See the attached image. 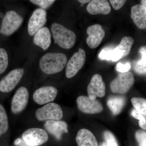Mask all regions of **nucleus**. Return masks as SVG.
I'll return each mask as SVG.
<instances>
[{"instance_id": "1", "label": "nucleus", "mask_w": 146, "mask_h": 146, "mask_svg": "<svg viewBox=\"0 0 146 146\" xmlns=\"http://www.w3.org/2000/svg\"><path fill=\"white\" fill-rule=\"evenodd\" d=\"M68 61L66 55L61 53H48L42 56L39 65L43 72L53 74L61 72Z\"/></svg>"}, {"instance_id": "2", "label": "nucleus", "mask_w": 146, "mask_h": 146, "mask_svg": "<svg viewBox=\"0 0 146 146\" xmlns=\"http://www.w3.org/2000/svg\"><path fill=\"white\" fill-rule=\"evenodd\" d=\"M51 31L55 43L61 48L69 49L75 44V33L62 25L53 23L51 26Z\"/></svg>"}, {"instance_id": "3", "label": "nucleus", "mask_w": 146, "mask_h": 146, "mask_svg": "<svg viewBox=\"0 0 146 146\" xmlns=\"http://www.w3.org/2000/svg\"><path fill=\"white\" fill-rule=\"evenodd\" d=\"M23 17L14 11H9L3 18L0 29V33L5 36L13 34L21 26Z\"/></svg>"}, {"instance_id": "4", "label": "nucleus", "mask_w": 146, "mask_h": 146, "mask_svg": "<svg viewBox=\"0 0 146 146\" xmlns=\"http://www.w3.org/2000/svg\"><path fill=\"white\" fill-rule=\"evenodd\" d=\"M35 115L36 119L40 121H57L63 118V112L59 105L51 102L36 110Z\"/></svg>"}, {"instance_id": "5", "label": "nucleus", "mask_w": 146, "mask_h": 146, "mask_svg": "<svg viewBox=\"0 0 146 146\" xmlns=\"http://www.w3.org/2000/svg\"><path fill=\"white\" fill-rule=\"evenodd\" d=\"M134 82L133 73L130 72L121 73L111 82L110 88L113 93L123 94L129 91Z\"/></svg>"}, {"instance_id": "6", "label": "nucleus", "mask_w": 146, "mask_h": 146, "mask_svg": "<svg viewBox=\"0 0 146 146\" xmlns=\"http://www.w3.org/2000/svg\"><path fill=\"white\" fill-rule=\"evenodd\" d=\"M24 142L27 145L37 146L46 143L49 139L46 131L40 128H31L26 130L22 135Z\"/></svg>"}, {"instance_id": "7", "label": "nucleus", "mask_w": 146, "mask_h": 146, "mask_svg": "<svg viewBox=\"0 0 146 146\" xmlns=\"http://www.w3.org/2000/svg\"><path fill=\"white\" fill-rule=\"evenodd\" d=\"M86 60L85 51L81 48L75 53L67 63L65 75L68 78L74 76L83 67Z\"/></svg>"}, {"instance_id": "8", "label": "nucleus", "mask_w": 146, "mask_h": 146, "mask_svg": "<svg viewBox=\"0 0 146 146\" xmlns=\"http://www.w3.org/2000/svg\"><path fill=\"white\" fill-rule=\"evenodd\" d=\"M24 73L23 68L14 69L9 72L0 81V91L9 93L12 91L21 81Z\"/></svg>"}, {"instance_id": "9", "label": "nucleus", "mask_w": 146, "mask_h": 146, "mask_svg": "<svg viewBox=\"0 0 146 146\" xmlns=\"http://www.w3.org/2000/svg\"><path fill=\"white\" fill-rule=\"evenodd\" d=\"M29 99V93L25 86H21L16 91L12 98L11 110L13 114H19L26 108Z\"/></svg>"}, {"instance_id": "10", "label": "nucleus", "mask_w": 146, "mask_h": 146, "mask_svg": "<svg viewBox=\"0 0 146 146\" xmlns=\"http://www.w3.org/2000/svg\"><path fill=\"white\" fill-rule=\"evenodd\" d=\"M79 109L86 114H97L102 112L103 107L96 100H92L88 96H80L76 100Z\"/></svg>"}, {"instance_id": "11", "label": "nucleus", "mask_w": 146, "mask_h": 146, "mask_svg": "<svg viewBox=\"0 0 146 146\" xmlns=\"http://www.w3.org/2000/svg\"><path fill=\"white\" fill-rule=\"evenodd\" d=\"M47 22L46 12L42 8L34 11L29 20L28 31L30 36L36 34Z\"/></svg>"}, {"instance_id": "12", "label": "nucleus", "mask_w": 146, "mask_h": 146, "mask_svg": "<svg viewBox=\"0 0 146 146\" xmlns=\"http://www.w3.org/2000/svg\"><path fill=\"white\" fill-rule=\"evenodd\" d=\"M58 90L52 86H46L39 88L35 91L33 100L37 104L42 105L54 101L57 96Z\"/></svg>"}, {"instance_id": "13", "label": "nucleus", "mask_w": 146, "mask_h": 146, "mask_svg": "<svg viewBox=\"0 0 146 146\" xmlns=\"http://www.w3.org/2000/svg\"><path fill=\"white\" fill-rule=\"evenodd\" d=\"M87 92L88 97L92 100H96L97 97L102 98L104 96L105 84L100 74H96L93 76L87 87Z\"/></svg>"}, {"instance_id": "14", "label": "nucleus", "mask_w": 146, "mask_h": 146, "mask_svg": "<svg viewBox=\"0 0 146 146\" xmlns=\"http://www.w3.org/2000/svg\"><path fill=\"white\" fill-rule=\"evenodd\" d=\"M87 33L89 36L86 38V43L92 49L96 48L99 46L105 35L104 30L99 24L89 27L87 28Z\"/></svg>"}, {"instance_id": "15", "label": "nucleus", "mask_w": 146, "mask_h": 146, "mask_svg": "<svg viewBox=\"0 0 146 146\" xmlns=\"http://www.w3.org/2000/svg\"><path fill=\"white\" fill-rule=\"evenodd\" d=\"M133 42V39L130 36L123 37L119 44L113 49L111 60L117 62L127 56L130 52Z\"/></svg>"}, {"instance_id": "16", "label": "nucleus", "mask_w": 146, "mask_h": 146, "mask_svg": "<svg viewBox=\"0 0 146 146\" xmlns=\"http://www.w3.org/2000/svg\"><path fill=\"white\" fill-rule=\"evenodd\" d=\"M44 127L48 133L54 136L58 140L61 139L63 133L68 132L67 123L60 120L46 121Z\"/></svg>"}, {"instance_id": "17", "label": "nucleus", "mask_w": 146, "mask_h": 146, "mask_svg": "<svg viewBox=\"0 0 146 146\" xmlns=\"http://www.w3.org/2000/svg\"><path fill=\"white\" fill-rule=\"evenodd\" d=\"M131 17L138 28L146 29V8L142 5L137 4L131 9Z\"/></svg>"}, {"instance_id": "18", "label": "nucleus", "mask_w": 146, "mask_h": 146, "mask_svg": "<svg viewBox=\"0 0 146 146\" xmlns=\"http://www.w3.org/2000/svg\"><path fill=\"white\" fill-rule=\"evenodd\" d=\"M86 9L87 11L92 15H107L110 13L111 7L107 1L93 0L89 3Z\"/></svg>"}, {"instance_id": "19", "label": "nucleus", "mask_w": 146, "mask_h": 146, "mask_svg": "<svg viewBox=\"0 0 146 146\" xmlns=\"http://www.w3.org/2000/svg\"><path fill=\"white\" fill-rule=\"evenodd\" d=\"M33 41L35 45L44 50L48 49L51 43V35L48 28L44 27L40 29L35 35Z\"/></svg>"}, {"instance_id": "20", "label": "nucleus", "mask_w": 146, "mask_h": 146, "mask_svg": "<svg viewBox=\"0 0 146 146\" xmlns=\"http://www.w3.org/2000/svg\"><path fill=\"white\" fill-rule=\"evenodd\" d=\"M76 140L78 146H98L94 134L86 129L79 131Z\"/></svg>"}, {"instance_id": "21", "label": "nucleus", "mask_w": 146, "mask_h": 146, "mask_svg": "<svg viewBox=\"0 0 146 146\" xmlns=\"http://www.w3.org/2000/svg\"><path fill=\"white\" fill-rule=\"evenodd\" d=\"M125 102V97L118 96L110 97L108 100L107 104L112 114L117 115L121 112Z\"/></svg>"}, {"instance_id": "22", "label": "nucleus", "mask_w": 146, "mask_h": 146, "mask_svg": "<svg viewBox=\"0 0 146 146\" xmlns=\"http://www.w3.org/2000/svg\"><path fill=\"white\" fill-rule=\"evenodd\" d=\"M141 56V59L135 63L134 70L139 74H143L146 73V46L141 47L139 50Z\"/></svg>"}, {"instance_id": "23", "label": "nucleus", "mask_w": 146, "mask_h": 146, "mask_svg": "<svg viewBox=\"0 0 146 146\" xmlns=\"http://www.w3.org/2000/svg\"><path fill=\"white\" fill-rule=\"evenodd\" d=\"M8 128L7 114L4 108L0 104V136L6 133Z\"/></svg>"}, {"instance_id": "24", "label": "nucleus", "mask_w": 146, "mask_h": 146, "mask_svg": "<svg viewBox=\"0 0 146 146\" xmlns=\"http://www.w3.org/2000/svg\"><path fill=\"white\" fill-rule=\"evenodd\" d=\"M131 101L136 111L146 117V100L143 98H133Z\"/></svg>"}, {"instance_id": "25", "label": "nucleus", "mask_w": 146, "mask_h": 146, "mask_svg": "<svg viewBox=\"0 0 146 146\" xmlns=\"http://www.w3.org/2000/svg\"><path fill=\"white\" fill-rule=\"evenodd\" d=\"M8 56L6 51L0 48V74L5 72L8 65Z\"/></svg>"}, {"instance_id": "26", "label": "nucleus", "mask_w": 146, "mask_h": 146, "mask_svg": "<svg viewBox=\"0 0 146 146\" xmlns=\"http://www.w3.org/2000/svg\"><path fill=\"white\" fill-rule=\"evenodd\" d=\"M104 142L108 146H119L115 136L110 131H105L103 134Z\"/></svg>"}, {"instance_id": "27", "label": "nucleus", "mask_w": 146, "mask_h": 146, "mask_svg": "<svg viewBox=\"0 0 146 146\" xmlns=\"http://www.w3.org/2000/svg\"><path fill=\"white\" fill-rule=\"evenodd\" d=\"M114 48L112 47H106L102 50L99 54L100 59L102 60H111Z\"/></svg>"}, {"instance_id": "28", "label": "nucleus", "mask_w": 146, "mask_h": 146, "mask_svg": "<svg viewBox=\"0 0 146 146\" xmlns=\"http://www.w3.org/2000/svg\"><path fill=\"white\" fill-rule=\"evenodd\" d=\"M131 116L139 120V125L144 130H146V117L142 115L135 109H133L131 113Z\"/></svg>"}, {"instance_id": "29", "label": "nucleus", "mask_w": 146, "mask_h": 146, "mask_svg": "<svg viewBox=\"0 0 146 146\" xmlns=\"http://www.w3.org/2000/svg\"><path fill=\"white\" fill-rule=\"evenodd\" d=\"M30 1L32 3L39 6L43 9H46L52 5L55 1L54 0H31Z\"/></svg>"}, {"instance_id": "30", "label": "nucleus", "mask_w": 146, "mask_h": 146, "mask_svg": "<svg viewBox=\"0 0 146 146\" xmlns=\"http://www.w3.org/2000/svg\"><path fill=\"white\" fill-rule=\"evenodd\" d=\"M135 137L139 146H146V131L138 130L136 132Z\"/></svg>"}, {"instance_id": "31", "label": "nucleus", "mask_w": 146, "mask_h": 146, "mask_svg": "<svg viewBox=\"0 0 146 146\" xmlns=\"http://www.w3.org/2000/svg\"><path fill=\"white\" fill-rule=\"evenodd\" d=\"M131 68V63L129 62H127L124 64L122 63H118L116 65V69L118 72L121 73H124L129 72Z\"/></svg>"}, {"instance_id": "32", "label": "nucleus", "mask_w": 146, "mask_h": 146, "mask_svg": "<svg viewBox=\"0 0 146 146\" xmlns=\"http://www.w3.org/2000/svg\"><path fill=\"white\" fill-rule=\"evenodd\" d=\"M112 7L115 10H117L120 9L125 3L126 1L123 0H111L110 1Z\"/></svg>"}, {"instance_id": "33", "label": "nucleus", "mask_w": 146, "mask_h": 146, "mask_svg": "<svg viewBox=\"0 0 146 146\" xmlns=\"http://www.w3.org/2000/svg\"><path fill=\"white\" fill-rule=\"evenodd\" d=\"M91 1L89 0H78V1L82 4H85L86 3H90Z\"/></svg>"}, {"instance_id": "34", "label": "nucleus", "mask_w": 146, "mask_h": 146, "mask_svg": "<svg viewBox=\"0 0 146 146\" xmlns=\"http://www.w3.org/2000/svg\"><path fill=\"white\" fill-rule=\"evenodd\" d=\"M142 5L144 6L145 8H146V0H143L141 1Z\"/></svg>"}, {"instance_id": "35", "label": "nucleus", "mask_w": 146, "mask_h": 146, "mask_svg": "<svg viewBox=\"0 0 146 146\" xmlns=\"http://www.w3.org/2000/svg\"><path fill=\"white\" fill-rule=\"evenodd\" d=\"M100 146H108L107 144H106V143L105 142H103L100 145Z\"/></svg>"}]
</instances>
